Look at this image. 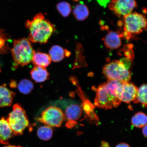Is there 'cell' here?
Returning <instances> with one entry per match:
<instances>
[{"label":"cell","mask_w":147,"mask_h":147,"mask_svg":"<svg viewBox=\"0 0 147 147\" xmlns=\"http://www.w3.org/2000/svg\"><path fill=\"white\" fill-rule=\"evenodd\" d=\"M122 83L118 81L108 80L107 82L95 88V106L109 109L120 105L121 102L118 97V90Z\"/></svg>","instance_id":"obj_1"},{"label":"cell","mask_w":147,"mask_h":147,"mask_svg":"<svg viewBox=\"0 0 147 147\" xmlns=\"http://www.w3.org/2000/svg\"><path fill=\"white\" fill-rule=\"evenodd\" d=\"M25 26L29 30L28 40L34 43H47L55 30L54 25L42 13L37 14L32 20H27Z\"/></svg>","instance_id":"obj_2"},{"label":"cell","mask_w":147,"mask_h":147,"mask_svg":"<svg viewBox=\"0 0 147 147\" xmlns=\"http://www.w3.org/2000/svg\"><path fill=\"white\" fill-rule=\"evenodd\" d=\"M11 52L14 61V67H23L32 61L35 51L31 42L25 38L14 40Z\"/></svg>","instance_id":"obj_3"},{"label":"cell","mask_w":147,"mask_h":147,"mask_svg":"<svg viewBox=\"0 0 147 147\" xmlns=\"http://www.w3.org/2000/svg\"><path fill=\"white\" fill-rule=\"evenodd\" d=\"M124 33L122 37L129 40L134 34H137L146 30L147 20L143 15L137 12L131 13L123 18Z\"/></svg>","instance_id":"obj_4"},{"label":"cell","mask_w":147,"mask_h":147,"mask_svg":"<svg viewBox=\"0 0 147 147\" xmlns=\"http://www.w3.org/2000/svg\"><path fill=\"white\" fill-rule=\"evenodd\" d=\"M14 135H21L29 125V122L24 109L18 104H15L12 111L7 119Z\"/></svg>","instance_id":"obj_5"},{"label":"cell","mask_w":147,"mask_h":147,"mask_svg":"<svg viewBox=\"0 0 147 147\" xmlns=\"http://www.w3.org/2000/svg\"><path fill=\"white\" fill-rule=\"evenodd\" d=\"M102 73L108 80L126 82H129L131 78V71L119 60H113L105 64Z\"/></svg>","instance_id":"obj_6"},{"label":"cell","mask_w":147,"mask_h":147,"mask_svg":"<svg viewBox=\"0 0 147 147\" xmlns=\"http://www.w3.org/2000/svg\"><path fill=\"white\" fill-rule=\"evenodd\" d=\"M65 119V114L60 108L51 106L42 112L38 120L51 127H60Z\"/></svg>","instance_id":"obj_7"},{"label":"cell","mask_w":147,"mask_h":147,"mask_svg":"<svg viewBox=\"0 0 147 147\" xmlns=\"http://www.w3.org/2000/svg\"><path fill=\"white\" fill-rule=\"evenodd\" d=\"M135 0H112L109 8L118 17H124L132 13L137 7Z\"/></svg>","instance_id":"obj_8"},{"label":"cell","mask_w":147,"mask_h":147,"mask_svg":"<svg viewBox=\"0 0 147 147\" xmlns=\"http://www.w3.org/2000/svg\"><path fill=\"white\" fill-rule=\"evenodd\" d=\"M138 90L137 86L132 83L122 82L118 89V98L121 102L129 104L135 100Z\"/></svg>","instance_id":"obj_9"},{"label":"cell","mask_w":147,"mask_h":147,"mask_svg":"<svg viewBox=\"0 0 147 147\" xmlns=\"http://www.w3.org/2000/svg\"><path fill=\"white\" fill-rule=\"evenodd\" d=\"M82 108L78 105L72 103L66 108L65 119L67 122L66 126L68 128H72L76 124V121L80 119L82 115Z\"/></svg>","instance_id":"obj_10"},{"label":"cell","mask_w":147,"mask_h":147,"mask_svg":"<svg viewBox=\"0 0 147 147\" xmlns=\"http://www.w3.org/2000/svg\"><path fill=\"white\" fill-rule=\"evenodd\" d=\"M14 135L7 119L3 117L0 119V143L8 144L9 140Z\"/></svg>","instance_id":"obj_11"},{"label":"cell","mask_w":147,"mask_h":147,"mask_svg":"<svg viewBox=\"0 0 147 147\" xmlns=\"http://www.w3.org/2000/svg\"><path fill=\"white\" fill-rule=\"evenodd\" d=\"M120 34L117 32L110 31L102 40L106 47L110 49H117L122 45Z\"/></svg>","instance_id":"obj_12"},{"label":"cell","mask_w":147,"mask_h":147,"mask_svg":"<svg viewBox=\"0 0 147 147\" xmlns=\"http://www.w3.org/2000/svg\"><path fill=\"white\" fill-rule=\"evenodd\" d=\"M15 95L7 88L6 84L0 86V108L11 105Z\"/></svg>","instance_id":"obj_13"},{"label":"cell","mask_w":147,"mask_h":147,"mask_svg":"<svg viewBox=\"0 0 147 147\" xmlns=\"http://www.w3.org/2000/svg\"><path fill=\"white\" fill-rule=\"evenodd\" d=\"M49 53L51 60L56 62L61 61L65 56L68 57L71 54L68 51L57 45L53 46Z\"/></svg>","instance_id":"obj_14"},{"label":"cell","mask_w":147,"mask_h":147,"mask_svg":"<svg viewBox=\"0 0 147 147\" xmlns=\"http://www.w3.org/2000/svg\"><path fill=\"white\" fill-rule=\"evenodd\" d=\"M32 78L35 82H42L48 79L49 74L45 68L35 66L30 71Z\"/></svg>","instance_id":"obj_15"},{"label":"cell","mask_w":147,"mask_h":147,"mask_svg":"<svg viewBox=\"0 0 147 147\" xmlns=\"http://www.w3.org/2000/svg\"><path fill=\"white\" fill-rule=\"evenodd\" d=\"M51 61L49 55L40 52L35 53L32 60L35 66L44 68L48 67L50 64Z\"/></svg>","instance_id":"obj_16"},{"label":"cell","mask_w":147,"mask_h":147,"mask_svg":"<svg viewBox=\"0 0 147 147\" xmlns=\"http://www.w3.org/2000/svg\"><path fill=\"white\" fill-rule=\"evenodd\" d=\"M73 13L75 18L80 21H82L86 19L89 14L88 7L82 3L77 5L75 7Z\"/></svg>","instance_id":"obj_17"},{"label":"cell","mask_w":147,"mask_h":147,"mask_svg":"<svg viewBox=\"0 0 147 147\" xmlns=\"http://www.w3.org/2000/svg\"><path fill=\"white\" fill-rule=\"evenodd\" d=\"M134 103L140 102L144 108L147 106V85L143 84L141 85L138 90L136 97L133 102Z\"/></svg>","instance_id":"obj_18"},{"label":"cell","mask_w":147,"mask_h":147,"mask_svg":"<svg viewBox=\"0 0 147 147\" xmlns=\"http://www.w3.org/2000/svg\"><path fill=\"white\" fill-rule=\"evenodd\" d=\"M37 134L40 139L44 141H48L52 137L53 130L51 127L45 125L38 129Z\"/></svg>","instance_id":"obj_19"},{"label":"cell","mask_w":147,"mask_h":147,"mask_svg":"<svg viewBox=\"0 0 147 147\" xmlns=\"http://www.w3.org/2000/svg\"><path fill=\"white\" fill-rule=\"evenodd\" d=\"M147 116L142 112H138L132 117L131 123L136 127L141 128L147 125Z\"/></svg>","instance_id":"obj_20"},{"label":"cell","mask_w":147,"mask_h":147,"mask_svg":"<svg viewBox=\"0 0 147 147\" xmlns=\"http://www.w3.org/2000/svg\"><path fill=\"white\" fill-rule=\"evenodd\" d=\"M34 87L33 83L27 79L21 80L18 85V89L20 92L25 94L30 93L34 89Z\"/></svg>","instance_id":"obj_21"},{"label":"cell","mask_w":147,"mask_h":147,"mask_svg":"<svg viewBox=\"0 0 147 147\" xmlns=\"http://www.w3.org/2000/svg\"><path fill=\"white\" fill-rule=\"evenodd\" d=\"M9 39L8 35L4 32V30L0 29V54L6 53L8 50L7 42Z\"/></svg>","instance_id":"obj_22"},{"label":"cell","mask_w":147,"mask_h":147,"mask_svg":"<svg viewBox=\"0 0 147 147\" xmlns=\"http://www.w3.org/2000/svg\"><path fill=\"white\" fill-rule=\"evenodd\" d=\"M57 9L59 13L64 17L68 16L71 12L70 5L65 1H62L57 5Z\"/></svg>","instance_id":"obj_23"},{"label":"cell","mask_w":147,"mask_h":147,"mask_svg":"<svg viewBox=\"0 0 147 147\" xmlns=\"http://www.w3.org/2000/svg\"><path fill=\"white\" fill-rule=\"evenodd\" d=\"M82 100L83 101V109L87 115H89L94 111L95 106L90 101L85 98V97L82 99Z\"/></svg>","instance_id":"obj_24"},{"label":"cell","mask_w":147,"mask_h":147,"mask_svg":"<svg viewBox=\"0 0 147 147\" xmlns=\"http://www.w3.org/2000/svg\"><path fill=\"white\" fill-rule=\"evenodd\" d=\"M133 45L131 44H128L124 46L123 51L124 53V57L133 61L134 57Z\"/></svg>","instance_id":"obj_25"},{"label":"cell","mask_w":147,"mask_h":147,"mask_svg":"<svg viewBox=\"0 0 147 147\" xmlns=\"http://www.w3.org/2000/svg\"><path fill=\"white\" fill-rule=\"evenodd\" d=\"M87 115L91 122H95L96 123H98L99 122V120L98 117H97L96 113H94V111L92 112L89 115Z\"/></svg>","instance_id":"obj_26"},{"label":"cell","mask_w":147,"mask_h":147,"mask_svg":"<svg viewBox=\"0 0 147 147\" xmlns=\"http://www.w3.org/2000/svg\"><path fill=\"white\" fill-rule=\"evenodd\" d=\"M115 147H130V146L127 143H122L117 145Z\"/></svg>","instance_id":"obj_27"},{"label":"cell","mask_w":147,"mask_h":147,"mask_svg":"<svg viewBox=\"0 0 147 147\" xmlns=\"http://www.w3.org/2000/svg\"><path fill=\"white\" fill-rule=\"evenodd\" d=\"M142 133L145 137H147V125L143 127Z\"/></svg>","instance_id":"obj_28"},{"label":"cell","mask_w":147,"mask_h":147,"mask_svg":"<svg viewBox=\"0 0 147 147\" xmlns=\"http://www.w3.org/2000/svg\"><path fill=\"white\" fill-rule=\"evenodd\" d=\"M101 147H110L109 143L105 141H102L101 143Z\"/></svg>","instance_id":"obj_29"},{"label":"cell","mask_w":147,"mask_h":147,"mask_svg":"<svg viewBox=\"0 0 147 147\" xmlns=\"http://www.w3.org/2000/svg\"><path fill=\"white\" fill-rule=\"evenodd\" d=\"M4 147H22L20 146H12V145H7V146H5Z\"/></svg>","instance_id":"obj_30"}]
</instances>
